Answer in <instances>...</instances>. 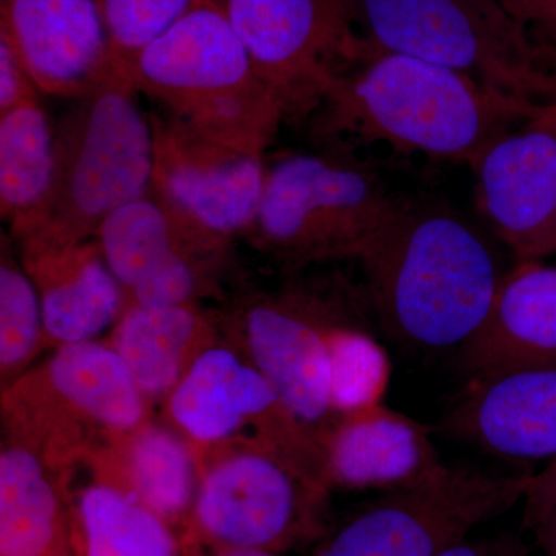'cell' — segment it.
I'll return each mask as SVG.
<instances>
[{"label":"cell","mask_w":556,"mask_h":556,"mask_svg":"<svg viewBox=\"0 0 556 556\" xmlns=\"http://www.w3.org/2000/svg\"><path fill=\"white\" fill-rule=\"evenodd\" d=\"M497 244L445 201L404 197L361 260L369 306L402 345L459 353L507 276Z\"/></svg>","instance_id":"6da1fadb"},{"label":"cell","mask_w":556,"mask_h":556,"mask_svg":"<svg viewBox=\"0 0 556 556\" xmlns=\"http://www.w3.org/2000/svg\"><path fill=\"white\" fill-rule=\"evenodd\" d=\"M546 110L501 97L456 70L375 47L329 86L308 121L318 148L383 142L471 166L490 142Z\"/></svg>","instance_id":"7a4b0ae2"},{"label":"cell","mask_w":556,"mask_h":556,"mask_svg":"<svg viewBox=\"0 0 556 556\" xmlns=\"http://www.w3.org/2000/svg\"><path fill=\"white\" fill-rule=\"evenodd\" d=\"M402 200L353 150L287 153L266 166L244 239L289 274L334 260L361 262Z\"/></svg>","instance_id":"3957f363"},{"label":"cell","mask_w":556,"mask_h":556,"mask_svg":"<svg viewBox=\"0 0 556 556\" xmlns=\"http://www.w3.org/2000/svg\"><path fill=\"white\" fill-rule=\"evenodd\" d=\"M138 91L116 76L70 100L54 121L53 188L20 249L58 248L94 239L118 208L152 186L153 130L139 108Z\"/></svg>","instance_id":"277c9868"},{"label":"cell","mask_w":556,"mask_h":556,"mask_svg":"<svg viewBox=\"0 0 556 556\" xmlns=\"http://www.w3.org/2000/svg\"><path fill=\"white\" fill-rule=\"evenodd\" d=\"M376 49L463 73L535 108L556 102V64L496 0H358Z\"/></svg>","instance_id":"5b68a950"},{"label":"cell","mask_w":556,"mask_h":556,"mask_svg":"<svg viewBox=\"0 0 556 556\" xmlns=\"http://www.w3.org/2000/svg\"><path fill=\"white\" fill-rule=\"evenodd\" d=\"M11 437L28 442L58 470L97 455L149 420V402L110 343L56 348L42 368L3 394Z\"/></svg>","instance_id":"8992f818"},{"label":"cell","mask_w":556,"mask_h":556,"mask_svg":"<svg viewBox=\"0 0 556 556\" xmlns=\"http://www.w3.org/2000/svg\"><path fill=\"white\" fill-rule=\"evenodd\" d=\"M273 292L237 303L228 325L244 356L265 376L291 415L318 437L338 422L329 386V336L361 324L356 292L343 281L299 273Z\"/></svg>","instance_id":"52a82bcc"},{"label":"cell","mask_w":556,"mask_h":556,"mask_svg":"<svg viewBox=\"0 0 556 556\" xmlns=\"http://www.w3.org/2000/svg\"><path fill=\"white\" fill-rule=\"evenodd\" d=\"M226 11L285 123L308 121L329 86L375 50L357 31L358 0H226Z\"/></svg>","instance_id":"ba28073f"},{"label":"cell","mask_w":556,"mask_h":556,"mask_svg":"<svg viewBox=\"0 0 556 556\" xmlns=\"http://www.w3.org/2000/svg\"><path fill=\"white\" fill-rule=\"evenodd\" d=\"M199 453L195 517L206 535L269 551L314 532L328 486L276 445L239 438Z\"/></svg>","instance_id":"9c48e42d"},{"label":"cell","mask_w":556,"mask_h":556,"mask_svg":"<svg viewBox=\"0 0 556 556\" xmlns=\"http://www.w3.org/2000/svg\"><path fill=\"white\" fill-rule=\"evenodd\" d=\"M530 475L447 466L424 484L393 490L357 510L321 556H438L525 497Z\"/></svg>","instance_id":"30bf717a"},{"label":"cell","mask_w":556,"mask_h":556,"mask_svg":"<svg viewBox=\"0 0 556 556\" xmlns=\"http://www.w3.org/2000/svg\"><path fill=\"white\" fill-rule=\"evenodd\" d=\"M94 239L126 308L186 305L215 294L232 243L201 229L152 188L113 212Z\"/></svg>","instance_id":"8fae6325"},{"label":"cell","mask_w":556,"mask_h":556,"mask_svg":"<svg viewBox=\"0 0 556 556\" xmlns=\"http://www.w3.org/2000/svg\"><path fill=\"white\" fill-rule=\"evenodd\" d=\"M167 409L175 428L199 450L260 438L324 481L320 437L291 415L241 350L217 340L201 351L167 397Z\"/></svg>","instance_id":"7c38bea8"},{"label":"cell","mask_w":556,"mask_h":556,"mask_svg":"<svg viewBox=\"0 0 556 556\" xmlns=\"http://www.w3.org/2000/svg\"><path fill=\"white\" fill-rule=\"evenodd\" d=\"M149 118L153 192L218 239L247 237L265 188V156L219 144L170 113Z\"/></svg>","instance_id":"4fadbf2b"},{"label":"cell","mask_w":556,"mask_h":556,"mask_svg":"<svg viewBox=\"0 0 556 556\" xmlns=\"http://www.w3.org/2000/svg\"><path fill=\"white\" fill-rule=\"evenodd\" d=\"M486 228L517 262L556 252V113L552 105L490 142L471 164Z\"/></svg>","instance_id":"5bb4252c"},{"label":"cell","mask_w":556,"mask_h":556,"mask_svg":"<svg viewBox=\"0 0 556 556\" xmlns=\"http://www.w3.org/2000/svg\"><path fill=\"white\" fill-rule=\"evenodd\" d=\"M226 0H203L139 54L130 83L170 115L258 83Z\"/></svg>","instance_id":"9a60e30c"},{"label":"cell","mask_w":556,"mask_h":556,"mask_svg":"<svg viewBox=\"0 0 556 556\" xmlns=\"http://www.w3.org/2000/svg\"><path fill=\"white\" fill-rule=\"evenodd\" d=\"M0 38L51 97L75 100L118 76L97 0H0Z\"/></svg>","instance_id":"2e32d148"},{"label":"cell","mask_w":556,"mask_h":556,"mask_svg":"<svg viewBox=\"0 0 556 556\" xmlns=\"http://www.w3.org/2000/svg\"><path fill=\"white\" fill-rule=\"evenodd\" d=\"M444 428L504 459H555L556 365L471 379L445 416Z\"/></svg>","instance_id":"e0dca14e"},{"label":"cell","mask_w":556,"mask_h":556,"mask_svg":"<svg viewBox=\"0 0 556 556\" xmlns=\"http://www.w3.org/2000/svg\"><path fill=\"white\" fill-rule=\"evenodd\" d=\"M321 448L328 489L393 492L424 484L447 467L422 424L383 404L340 417L321 437Z\"/></svg>","instance_id":"ac0fdd59"},{"label":"cell","mask_w":556,"mask_h":556,"mask_svg":"<svg viewBox=\"0 0 556 556\" xmlns=\"http://www.w3.org/2000/svg\"><path fill=\"white\" fill-rule=\"evenodd\" d=\"M20 254L39 292L47 345L91 342L118 324L126 294L97 239Z\"/></svg>","instance_id":"d6986e66"},{"label":"cell","mask_w":556,"mask_h":556,"mask_svg":"<svg viewBox=\"0 0 556 556\" xmlns=\"http://www.w3.org/2000/svg\"><path fill=\"white\" fill-rule=\"evenodd\" d=\"M457 357L471 379L556 365V266L515 263L485 324Z\"/></svg>","instance_id":"ffe728a7"},{"label":"cell","mask_w":556,"mask_h":556,"mask_svg":"<svg viewBox=\"0 0 556 556\" xmlns=\"http://www.w3.org/2000/svg\"><path fill=\"white\" fill-rule=\"evenodd\" d=\"M102 473L163 519L195 506L201 482L199 448L178 430L142 424L90 456Z\"/></svg>","instance_id":"44dd1931"},{"label":"cell","mask_w":556,"mask_h":556,"mask_svg":"<svg viewBox=\"0 0 556 556\" xmlns=\"http://www.w3.org/2000/svg\"><path fill=\"white\" fill-rule=\"evenodd\" d=\"M217 342V327L197 303L124 311L110 345L129 368L149 404L170 396L201 351Z\"/></svg>","instance_id":"7402d4cb"},{"label":"cell","mask_w":556,"mask_h":556,"mask_svg":"<svg viewBox=\"0 0 556 556\" xmlns=\"http://www.w3.org/2000/svg\"><path fill=\"white\" fill-rule=\"evenodd\" d=\"M56 468L9 437L0 453V556H53L62 536Z\"/></svg>","instance_id":"603a6c76"},{"label":"cell","mask_w":556,"mask_h":556,"mask_svg":"<svg viewBox=\"0 0 556 556\" xmlns=\"http://www.w3.org/2000/svg\"><path fill=\"white\" fill-rule=\"evenodd\" d=\"M56 167L54 123L38 97L0 113V215L20 241L49 201Z\"/></svg>","instance_id":"cb8c5ba5"},{"label":"cell","mask_w":556,"mask_h":556,"mask_svg":"<svg viewBox=\"0 0 556 556\" xmlns=\"http://www.w3.org/2000/svg\"><path fill=\"white\" fill-rule=\"evenodd\" d=\"M80 490L78 518L86 556H178L177 541L166 525L100 468Z\"/></svg>","instance_id":"d4e9b609"},{"label":"cell","mask_w":556,"mask_h":556,"mask_svg":"<svg viewBox=\"0 0 556 556\" xmlns=\"http://www.w3.org/2000/svg\"><path fill=\"white\" fill-rule=\"evenodd\" d=\"M391 378L386 348L362 324H346L329 336L331 407L340 417L382 405Z\"/></svg>","instance_id":"484cf974"},{"label":"cell","mask_w":556,"mask_h":556,"mask_svg":"<svg viewBox=\"0 0 556 556\" xmlns=\"http://www.w3.org/2000/svg\"><path fill=\"white\" fill-rule=\"evenodd\" d=\"M43 338L42 308L38 289L22 262L14 258L10 236H2L0 262V371L2 382L20 379Z\"/></svg>","instance_id":"4316f807"},{"label":"cell","mask_w":556,"mask_h":556,"mask_svg":"<svg viewBox=\"0 0 556 556\" xmlns=\"http://www.w3.org/2000/svg\"><path fill=\"white\" fill-rule=\"evenodd\" d=\"M116 75L130 83L131 70L153 40L170 30L203 0H97Z\"/></svg>","instance_id":"83f0119b"},{"label":"cell","mask_w":556,"mask_h":556,"mask_svg":"<svg viewBox=\"0 0 556 556\" xmlns=\"http://www.w3.org/2000/svg\"><path fill=\"white\" fill-rule=\"evenodd\" d=\"M497 5L556 64V0H496Z\"/></svg>","instance_id":"f1b7e54d"},{"label":"cell","mask_w":556,"mask_h":556,"mask_svg":"<svg viewBox=\"0 0 556 556\" xmlns=\"http://www.w3.org/2000/svg\"><path fill=\"white\" fill-rule=\"evenodd\" d=\"M35 97H38V87L22 67L10 43L0 38V113Z\"/></svg>","instance_id":"f546056e"},{"label":"cell","mask_w":556,"mask_h":556,"mask_svg":"<svg viewBox=\"0 0 556 556\" xmlns=\"http://www.w3.org/2000/svg\"><path fill=\"white\" fill-rule=\"evenodd\" d=\"M525 526L538 527L556 508V457L538 475H530L525 497Z\"/></svg>","instance_id":"4dcf8cb0"},{"label":"cell","mask_w":556,"mask_h":556,"mask_svg":"<svg viewBox=\"0 0 556 556\" xmlns=\"http://www.w3.org/2000/svg\"><path fill=\"white\" fill-rule=\"evenodd\" d=\"M438 556H519L517 543L506 538L500 540H463Z\"/></svg>","instance_id":"1f68e13d"},{"label":"cell","mask_w":556,"mask_h":556,"mask_svg":"<svg viewBox=\"0 0 556 556\" xmlns=\"http://www.w3.org/2000/svg\"><path fill=\"white\" fill-rule=\"evenodd\" d=\"M536 529L547 556H556V508Z\"/></svg>","instance_id":"d6a6232c"},{"label":"cell","mask_w":556,"mask_h":556,"mask_svg":"<svg viewBox=\"0 0 556 556\" xmlns=\"http://www.w3.org/2000/svg\"><path fill=\"white\" fill-rule=\"evenodd\" d=\"M225 556H274L269 551L262 548H230L229 554Z\"/></svg>","instance_id":"836d02e7"},{"label":"cell","mask_w":556,"mask_h":556,"mask_svg":"<svg viewBox=\"0 0 556 556\" xmlns=\"http://www.w3.org/2000/svg\"><path fill=\"white\" fill-rule=\"evenodd\" d=\"M552 108H554L555 113H556V102H555V104H552Z\"/></svg>","instance_id":"e575fe53"}]
</instances>
